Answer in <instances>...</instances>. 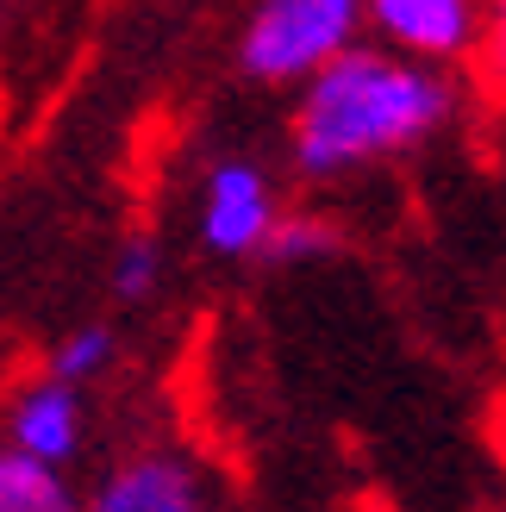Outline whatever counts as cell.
Segmentation results:
<instances>
[{"mask_svg":"<svg viewBox=\"0 0 506 512\" xmlns=\"http://www.w3.org/2000/svg\"><path fill=\"white\" fill-rule=\"evenodd\" d=\"M500 512H506V506H500Z\"/></svg>","mask_w":506,"mask_h":512,"instance_id":"12","label":"cell"},{"mask_svg":"<svg viewBox=\"0 0 506 512\" xmlns=\"http://www.w3.org/2000/svg\"><path fill=\"white\" fill-rule=\"evenodd\" d=\"M475 69L494 88H506V0H482V44H475Z\"/></svg>","mask_w":506,"mask_h":512,"instance_id":"11","label":"cell"},{"mask_svg":"<svg viewBox=\"0 0 506 512\" xmlns=\"http://www.w3.org/2000/svg\"><path fill=\"white\" fill-rule=\"evenodd\" d=\"M369 32V0H250L238 25V69L263 88H300Z\"/></svg>","mask_w":506,"mask_h":512,"instance_id":"2","label":"cell"},{"mask_svg":"<svg viewBox=\"0 0 506 512\" xmlns=\"http://www.w3.org/2000/svg\"><path fill=\"white\" fill-rule=\"evenodd\" d=\"M0 512H82V500L63 481V469L32 463L7 444L0 450Z\"/></svg>","mask_w":506,"mask_h":512,"instance_id":"7","label":"cell"},{"mask_svg":"<svg viewBox=\"0 0 506 512\" xmlns=\"http://www.w3.org/2000/svg\"><path fill=\"white\" fill-rule=\"evenodd\" d=\"M113 363H119V331L113 325H75V331H63V344L50 350V369L44 375L88 388V381H100Z\"/></svg>","mask_w":506,"mask_h":512,"instance_id":"9","label":"cell"},{"mask_svg":"<svg viewBox=\"0 0 506 512\" xmlns=\"http://www.w3.org/2000/svg\"><path fill=\"white\" fill-rule=\"evenodd\" d=\"M338 244H344V238H338V225L325 219V213H288V207H282V219H275V232H269V244H263V263L300 269V263L332 256Z\"/></svg>","mask_w":506,"mask_h":512,"instance_id":"8","label":"cell"},{"mask_svg":"<svg viewBox=\"0 0 506 512\" xmlns=\"http://www.w3.org/2000/svg\"><path fill=\"white\" fill-rule=\"evenodd\" d=\"M82 438H88V400L75 381H57V375H38L32 388H19L13 413H7V444L32 463H50V469H69L82 456Z\"/></svg>","mask_w":506,"mask_h":512,"instance_id":"6","label":"cell"},{"mask_svg":"<svg viewBox=\"0 0 506 512\" xmlns=\"http://www.w3.org/2000/svg\"><path fill=\"white\" fill-rule=\"evenodd\" d=\"M275 219H282V194H275L269 169L257 157H213L200 175V244L225 263H250L263 256Z\"/></svg>","mask_w":506,"mask_h":512,"instance_id":"3","label":"cell"},{"mask_svg":"<svg viewBox=\"0 0 506 512\" xmlns=\"http://www.w3.org/2000/svg\"><path fill=\"white\" fill-rule=\"evenodd\" d=\"M113 300L119 306H144L150 294L163 288V244L150 238V232H132L119 250H113Z\"/></svg>","mask_w":506,"mask_h":512,"instance_id":"10","label":"cell"},{"mask_svg":"<svg viewBox=\"0 0 506 512\" xmlns=\"http://www.w3.org/2000/svg\"><path fill=\"white\" fill-rule=\"evenodd\" d=\"M369 38L438 69L475 63L482 0H369Z\"/></svg>","mask_w":506,"mask_h":512,"instance_id":"4","label":"cell"},{"mask_svg":"<svg viewBox=\"0 0 506 512\" xmlns=\"http://www.w3.org/2000/svg\"><path fill=\"white\" fill-rule=\"evenodd\" d=\"M463 107L457 75L388 44H350L294 94L288 163L300 182H344L375 163L425 150Z\"/></svg>","mask_w":506,"mask_h":512,"instance_id":"1","label":"cell"},{"mask_svg":"<svg viewBox=\"0 0 506 512\" xmlns=\"http://www.w3.org/2000/svg\"><path fill=\"white\" fill-rule=\"evenodd\" d=\"M82 512H207V475H200L194 456L150 444V450L119 456L94 481Z\"/></svg>","mask_w":506,"mask_h":512,"instance_id":"5","label":"cell"}]
</instances>
